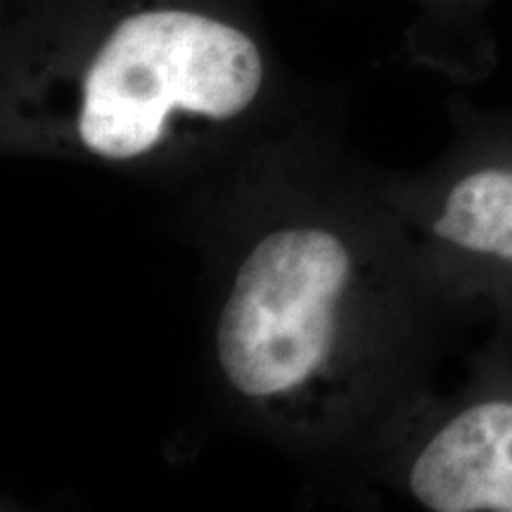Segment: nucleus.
<instances>
[{
	"label": "nucleus",
	"mask_w": 512,
	"mask_h": 512,
	"mask_svg": "<svg viewBox=\"0 0 512 512\" xmlns=\"http://www.w3.org/2000/svg\"><path fill=\"white\" fill-rule=\"evenodd\" d=\"M401 484L432 512H512V342L501 337L456 399L418 422Z\"/></svg>",
	"instance_id": "20e7f679"
},
{
	"label": "nucleus",
	"mask_w": 512,
	"mask_h": 512,
	"mask_svg": "<svg viewBox=\"0 0 512 512\" xmlns=\"http://www.w3.org/2000/svg\"><path fill=\"white\" fill-rule=\"evenodd\" d=\"M403 209L448 302L512 323V110L465 114L456 147L408 185Z\"/></svg>",
	"instance_id": "7ed1b4c3"
},
{
	"label": "nucleus",
	"mask_w": 512,
	"mask_h": 512,
	"mask_svg": "<svg viewBox=\"0 0 512 512\" xmlns=\"http://www.w3.org/2000/svg\"><path fill=\"white\" fill-rule=\"evenodd\" d=\"M427 3L444 10L446 15L448 12H463V15H467V12H475L477 8H482L489 0H427Z\"/></svg>",
	"instance_id": "39448f33"
},
{
	"label": "nucleus",
	"mask_w": 512,
	"mask_h": 512,
	"mask_svg": "<svg viewBox=\"0 0 512 512\" xmlns=\"http://www.w3.org/2000/svg\"><path fill=\"white\" fill-rule=\"evenodd\" d=\"M264 88V50L240 22L181 0H145L43 62L17 107L50 145L133 164L233 126Z\"/></svg>",
	"instance_id": "f257e3e1"
},
{
	"label": "nucleus",
	"mask_w": 512,
	"mask_h": 512,
	"mask_svg": "<svg viewBox=\"0 0 512 512\" xmlns=\"http://www.w3.org/2000/svg\"><path fill=\"white\" fill-rule=\"evenodd\" d=\"M363 306L366 266L342 230L313 219L264 230L216 318L223 384L266 418L318 422L354 382Z\"/></svg>",
	"instance_id": "f03ea898"
}]
</instances>
